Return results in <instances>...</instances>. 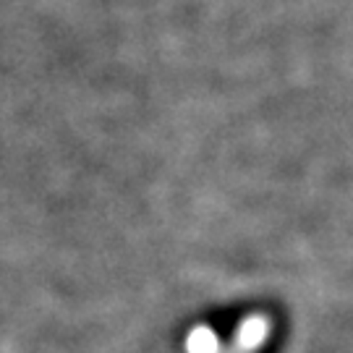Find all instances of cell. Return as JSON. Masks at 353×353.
<instances>
[{
    "instance_id": "obj_1",
    "label": "cell",
    "mask_w": 353,
    "mask_h": 353,
    "mask_svg": "<svg viewBox=\"0 0 353 353\" xmlns=\"http://www.w3.org/2000/svg\"><path fill=\"white\" fill-rule=\"evenodd\" d=\"M212 338H210V332H196L194 338H191V353H212Z\"/></svg>"
}]
</instances>
